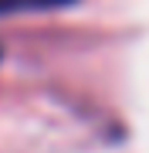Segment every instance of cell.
<instances>
[{"mask_svg": "<svg viewBox=\"0 0 149 153\" xmlns=\"http://www.w3.org/2000/svg\"><path fill=\"white\" fill-rule=\"evenodd\" d=\"M75 0H0V14H27V10H58Z\"/></svg>", "mask_w": 149, "mask_h": 153, "instance_id": "1", "label": "cell"}]
</instances>
